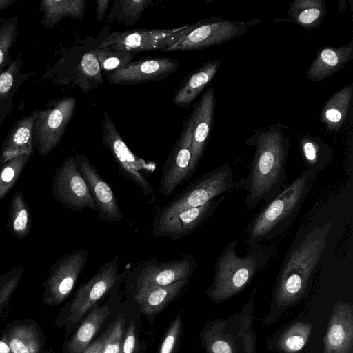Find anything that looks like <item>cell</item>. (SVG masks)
Masks as SVG:
<instances>
[{"instance_id":"1","label":"cell","mask_w":353,"mask_h":353,"mask_svg":"<svg viewBox=\"0 0 353 353\" xmlns=\"http://www.w3.org/2000/svg\"><path fill=\"white\" fill-rule=\"evenodd\" d=\"M286 130L285 125H273L255 131L245 141L247 145L255 147L250 171L239 181L245 191V203L250 208L262 201L268 202L283 188L290 148Z\"/></svg>"},{"instance_id":"2","label":"cell","mask_w":353,"mask_h":353,"mask_svg":"<svg viewBox=\"0 0 353 353\" xmlns=\"http://www.w3.org/2000/svg\"><path fill=\"white\" fill-rule=\"evenodd\" d=\"M317 173L305 169L267 203L245 228L249 246L269 241L285 232L295 220L316 180Z\"/></svg>"},{"instance_id":"3","label":"cell","mask_w":353,"mask_h":353,"mask_svg":"<svg viewBox=\"0 0 353 353\" xmlns=\"http://www.w3.org/2000/svg\"><path fill=\"white\" fill-rule=\"evenodd\" d=\"M331 226L327 223L313 228L291 247L278 277L275 293L277 305L292 303L303 295L320 263Z\"/></svg>"},{"instance_id":"4","label":"cell","mask_w":353,"mask_h":353,"mask_svg":"<svg viewBox=\"0 0 353 353\" xmlns=\"http://www.w3.org/2000/svg\"><path fill=\"white\" fill-rule=\"evenodd\" d=\"M238 243L237 239L230 242L216 261L213 281L207 290L214 301H222L240 292L270 260V250L260 244L250 246L245 256H239Z\"/></svg>"},{"instance_id":"5","label":"cell","mask_w":353,"mask_h":353,"mask_svg":"<svg viewBox=\"0 0 353 353\" xmlns=\"http://www.w3.org/2000/svg\"><path fill=\"white\" fill-rule=\"evenodd\" d=\"M239 187V181H234L232 166L225 163L192 181L157 212L153 221L165 219L184 210L201 206Z\"/></svg>"},{"instance_id":"6","label":"cell","mask_w":353,"mask_h":353,"mask_svg":"<svg viewBox=\"0 0 353 353\" xmlns=\"http://www.w3.org/2000/svg\"><path fill=\"white\" fill-rule=\"evenodd\" d=\"M258 19L234 21L211 17L188 25L182 36L164 51H190L221 45L245 34Z\"/></svg>"},{"instance_id":"7","label":"cell","mask_w":353,"mask_h":353,"mask_svg":"<svg viewBox=\"0 0 353 353\" xmlns=\"http://www.w3.org/2000/svg\"><path fill=\"white\" fill-rule=\"evenodd\" d=\"M77 105L73 96L50 101L43 108L37 110L33 128V146L44 157L61 142L72 118Z\"/></svg>"},{"instance_id":"8","label":"cell","mask_w":353,"mask_h":353,"mask_svg":"<svg viewBox=\"0 0 353 353\" xmlns=\"http://www.w3.org/2000/svg\"><path fill=\"white\" fill-rule=\"evenodd\" d=\"M123 279L119 273V256L101 265L95 274L80 285L70 302L67 321L77 324L97 302Z\"/></svg>"},{"instance_id":"9","label":"cell","mask_w":353,"mask_h":353,"mask_svg":"<svg viewBox=\"0 0 353 353\" xmlns=\"http://www.w3.org/2000/svg\"><path fill=\"white\" fill-rule=\"evenodd\" d=\"M101 132L102 143L111 152L119 172L135 183L144 196L151 194L153 188L145 175V172L152 170L151 164L131 152L106 111L103 114Z\"/></svg>"},{"instance_id":"10","label":"cell","mask_w":353,"mask_h":353,"mask_svg":"<svg viewBox=\"0 0 353 353\" xmlns=\"http://www.w3.org/2000/svg\"><path fill=\"white\" fill-rule=\"evenodd\" d=\"M88 256V250L74 249L51 265L43 283L44 304L57 305L68 297L85 267Z\"/></svg>"},{"instance_id":"11","label":"cell","mask_w":353,"mask_h":353,"mask_svg":"<svg viewBox=\"0 0 353 353\" xmlns=\"http://www.w3.org/2000/svg\"><path fill=\"white\" fill-rule=\"evenodd\" d=\"M196 258L184 252L180 259L159 261L155 258L139 262L130 273L135 291L170 285L190 279L196 268Z\"/></svg>"},{"instance_id":"12","label":"cell","mask_w":353,"mask_h":353,"mask_svg":"<svg viewBox=\"0 0 353 353\" xmlns=\"http://www.w3.org/2000/svg\"><path fill=\"white\" fill-rule=\"evenodd\" d=\"M188 26L170 29L139 28L113 32L102 41L99 48H111L135 53L151 50L164 51L179 40Z\"/></svg>"},{"instance_id":"13","label":"cell","mask_w":353,"mask_h":353,"mask_svg":"<svg viewBox=\"0 0 353 353\" xmlns=\"http://www.w3.org/2000/svg\"><path fill=\"white\" fill-rule=\"evenodd\" d=\"M52 195L65 208L82 211L88 208L97 212L95 202L75 163L74 156L65 159L52 179Z\"/></svg>"},{"instance_id":"14","label":"cell","mask_w":353,"mask_h":353,"mask_svg":"<svg viewBox=\"0 0 353 353\" xmlns=\"http://www.w3.org/2000/svg\"><path fill=\"white\" fill-rule=\"evenodd\" d=\"M192 126L190 114L183 121L181 134L163 167L159 192L165 196L171 195L178 186L190 178Z\"/></svg>"},{"instance_id":"15","label":"cell","mask_w":353,"mask_h":353,"mask_svg":"<svg viewBox=\"0 0 353 353\" xmlns=\"http://www.w3.org/2000/svg\"><path fill=\"white\" fill-rule=\"evenodd\" d=\"M225 197V195L219 196L201 206L188 208L168 219L153 221V235L157 238L174 240L190 235L213 214Z\"/></svg>"},{"instance_id":"16","label":"cell","mask_w":353,"mask_h":353,"mask_svg":"<svg viewBox=\"0 0 353 353\" xmlns=\"http://www.w3.org/2000/svg\"><path fill=\"white\" fill-rule=\"evenodd\" d=\"M74 158L77 167L84 178L95 202L97 218L111 223L121 221L123 216L113 190L101 177L86 156L77 154Z\"/></svg>"},{"instance_id":"17","label":"cell","mask_w":353,"mask_h":353,"mask_svg":"<svg viewBox=\"0 0 353 353\" xmlns=\"http://www.w3.org/2000/svg\"><path fill=\"white\" fill-rule=\"evenodd\" d=\"M179 67V63L168 57H152L132 61L107 75L113 85H137L158 81L168 77Z\"/></svg>"},{"instance_id":"18","label":"cell","mask_w":353,"mask_h":353,"mask_svg":"<svg viewBox=\"0 0 353 353\" xmlns=\"http://www.w3.org/2000/svg\"><path fill=\"white\" fill-rule=\"evenodd\" d=\"M215 107V91L213 88H208L194 106L191 114L193 126L190 163V177L197 168L210 137L214 123Z\"/></svg>"},{"instance_id":"19","label":"cell","mask_w":353,"mask_h":353,"mask_svg":"<svg viewBox=\"0 0 353 353\" xmlns=\"http://www.w3.org/2000/svg\"><path fill=\"white\" fill-rule=\"evenodd\" d=\"M353 342V310L340 303L333 310L325 337L323 353H351Z\"/></svg>"},{"instance_id":"20","label":"cell","mask_w":353,"mask_h":353,"mask_svg":"<svg viewBox=\"0 0 353 353\" xmlns=\"http://www.w3.org/2000/svg\"><path fill=\"white\" fill-rule=\"evenodd\" d=\"M353 59V40L339 47L331 45L319 48L305 72L312 82H321L341 71Z\"/></svg>"},{"instance_id":"21","label":"cell","mask_w":353,"mask_h":353,"mask_svg":"<svg viewBox=\"0 0 353 353\" xmlns=\"http://www.w3.org/2000/svg\"><path fill=\"white\" fill-rule=\"evenodd\" d=\"M353 83L344 85L332 94L324 103L319 119L330 134H338L352 114Z\"/></svg>"},{"instance_id":"22","label":"cell","mask_w":353,"mask_h":353,"mask_svg":"<svg viewBox=\"0 0 353 353\" xmlns=\"http://www.w3.org/2000/svg\"><path fill=\"white\" fill-rule=\"evenodd\" d=\"M37 109L16 121L9 130L0 151L1 164L21 154L32 156L33 128Z\"/></svg>"},{"instance_id":"23","label":"cell","mask_w":353,"mask_h":353,"mask_svg":"<svg viewBox=\"0 0 353 353\" xmlns=\"http://www.w3.org/2000/svg\"><path fill=\"white\" fill-rule=\"evenodd\" d=\"M221 63V59L209 61L187 75L175 92L174 104L181 108L190 105L214 77Z\"/></svg>"},{"instance_id":"24","label":"cell","mask_w":353,"mask_h":353,"mask_svg":"<svg viewBox=\"0 0 353 353\" xmlns=\"http://www.w3.org/2000/svg\"><path fill=\"white\" fill-rule=\"evenodd\" d=\"M22 64L20 53L0 74V126L12 111L13 99L20 85L36 73L23 72Z\"/></svg>"},{"instance_id":"25","label":"cell","mask_w":353,"mask_h":353,"mask_svg":"<svg viewBox=\"0 0 353 353\" xmlns=\"http://www.w3.org/2000/svg\"><path fill=\"white\" fill-rule=\"evenodd\" d=\"M188 281L189 279H183L165 286L135 291L134 299L145 314H155L162 310L182 292L188 283Z\"/></svg>"},{"instance_id":"26","label":"cell","mask_w":353,"mask_h":353,"mask_svg":"<svg viewBox=\"0 0 353 353\" xmlns=\"http://www.w3.org/2000/svg\"><path fill=\"white\" fill-rule=\"evenodd\" d=\"M110 314L107 305H94L66 345L67 353H82L89 345Z\"/></svg>"},{"instance_id":"27","label":"cell","mask_w":353,"mask_h":353,"mask_svg":"<svg viewBox=\"0 0 353 353\" xmlns=\"http://www.w3.org/2000/svg\"><path fill=\"white\" fill-rule=\"evenodd\" d=\"M86 6L84 0H43L39 6L43 14L41 24L46 28H52L65 17L81 20Z\"/></svg>"},{"instance_id":"28","label":"cell","mask_w":353,"mask_h":353,"mask_svg":"<svg viewBox=\"0 0 353 353\" xmlns=\"http://www.w3.org/2000/svg\"><path fill=\"white\" fill-rule=\"evenodd\" d=\"M12 353H39L43 339L37 324L21 323L11 326L3 336Z\"/></svg>"},{"instance_id":"29","label":"cell","mask_w":353,"mask_h":353,"mask_svg":"<svg viewBox=\"0 0 353 353\" xmlns=\"http://www.w3.org/2000/svg\"><path fill=\"white\" fill-rule=\"evenodd\" d=\"M299 147L307 168L315 172L325 169L333 159V149L321 137L305 134L299 138Z\"/></svg>"},{"instance_id":"30","label":"cell","mask_w":353,"mask_h":353,"mask_svg":"<svg viewBox=\"0 0 353 353\" xmlns=\"http://www.w3.org/2000/svg\"><path fill=\"white\" fill-rule=\"evenodd\" d=\"M326 13L323 0H294L288 10L287 21L310 30L321 25Z\"/></svg>"},{"instance_id":"31","label":"cell","mask_w":353,"mask_h":353,"mask_svg":"<svg viewBox=\"0 0 353 353\" xmlns=\"http://www.w3.org/2000/svg\"><path fill=\"white\" fill-rule=\"evenodd\" d=\"M8 228L10 232L20 239L27 236L32 225L30 211L26 203L23 193L16 191L9 205Z\"/></svg>"},{"instance_id":"32","label":"cell","mask_w":353,"mask_h":353,"mask_svg":"<svg viewBox=\"0 0 353 353\" xmlns=\"http://www.w3.org/2000/svg\"><path fill=\"white\" fill-rule=\"evenodd\" d=\"M151 3V0L114 1L106 21L123 23L127 26H132Z\"/></svg>"},{"instance_id":"33","label":"cell","mask_w":353,"mask_h":353,"mask_svg":"<svg viewBox=\"0 0 353 353\" xmlns=\"http://www.w3.org/2000/svg\"><path fill=\"white\" fill-rule=\"evenodd\" d=\"M101 68L96 56L95 50L84 54L77 66V76L74 83L83 91L103 83Z\"/></svg>"},{"instance_id":"34","label":"cell","mask_w":353,"mask_h":353,"mask_svg":"<svg viewBox=\"0 0 353 353\" xmlns=\"http://www.w3.org/2000/svg\"><path fill=\"white\" fill-rule=\"evenodd\" d=\"M31 157L26 154H21L0 166V200L15 185Z\"/></svg>"},{"instance_id":"35","label":"cell","mask_w":353,"mask_h":353,"mask_svg":"<svg viewBox=\"0 0 353 353\" xmlns=\"http://www.w3.org/2000/svg\"><path fill=\"white\" fill-rule=\"evenodd\" d=\"M18 22L19 18L15 15L0 25V74L12 61L10 50L17 40Z\"/></svg>"},{"instance_id":"36","label":"cell","mask_w":353,"mask_h":353,"mask_svg":"<svg viewBox=\"0 0 353 353\" xmlns=\"http://www.w3.org/2000/svg\"><path fill=\"white\" fill-rule=\"evenodd\" d=\"M95 52L101 71L108 72V74L132 62L137 54L132 52L99 47Z\"/></svg>"},{"instance_id":"37","label":"cell","mask_w":353,"mask_h":353,"mask_svg":"<svg viewBox=\"0 0 353 353\" xmlns=\"http://www.w3.org/2000/svg\"><path fill=\"white\" fill-rule=\"evenodd\" d=\"M311 325L299 323L290 327L279 341L283 350L288 352H296L305 345L310 335Z\"/></svg>"},{"instance_id":"38","label":"cell","mask_w":353,"mask_h":353,"mask_svg":"<svg viewBox=\"0 0 353 353\" xmlns=\"http://www.w3.org/2000/svg\"><path fill=\"white\" fill-rule=\"evenodd\" d=\"M23 274V267H15L0 275V310L8 303Z\"/></svg>"},{"instance_id":"39","label":"cell","mask_w":353,"mask_h":353,"mask_svg":"<svg viewBox=\"0 0 353 353\" xmlns=\"http://www.w3.org/2000/svg\"><path fill=\"white\" fill-rule=\"evenodd\" d=\"M125 321L121 316L112 323L105 333L102 353H119L124 333Z\"/></svg>"},{"instance_id":"40","label":"cell","mask_w":353,"mask_h":353,"mask_svg":"<svg viewBox=\"0 0 353 353\" xmlns=\"http://www.w3.org/2000/svg\"><path fill=\"white\" fill-rule=\"evenodd\" d=\"M181 316L171 323L157 353H173L181 330Z\"/></svg>"},{"instance_id":"41","label":"cell","mask_w":353,"mask_h":353,"mask_svg":"<svg viewBox=\"0 0 353 353\" xmlns=\"http://www.w3.org/2000/svg\"><path fill=\"white\" fill-rule=\"evenodd\" d=\"M137 341L135 327L132 323L128 327L125 336L121 341L119 353H136Z\"/></svg>"},{"instance_id":"42","label":"cell","mask_w":353,"mask_h":353,"mask_svg":"<svg viewBox=\"0 0 353 353\" xmlns=\"http://www.w3.org/2000/svg\"><path fill=\"white\" fill-rule=\"evenodd\" d=\"M206 343L211 353H233L231 345L226 341L206 339Z\"/></svg>"},{"instance_id":"43","label":"cell","mask_w":353,"mask_h":353,"mask_svg":"<svg viewBox=\"0 0 353 353\" xmlns=\"http://www.w3.org/2000/svg\"><path fill=\"white\" fill-rule=\"evenodd\" d=\"M109 0H98L96 2V15L99 22H102L105 17V13L108 7Z\"/></svg>"},{"instance_id":"44","label":"cell","mask_w":353,"mask_h":353,"mask_svg":"<svg viewBox=\"0 0 353 353\" xmlns=\"http://www.w3.org/2000/svg\"><path fill=\"white\" fill-rule=\"evenodd\" d=\"M105 334V333L104 332L101 337L90 345L82 353H102Z\"/></svg>"},{"instance_id":"45","label":"cell","mask_w":353,"mask_h":353,"mask_svg":"<svg viewBox=\"0 0 353 353\" xmlns=\"http://www.w3.org/2000/svg\"><path fill=\"white\" fill-rule=\"evenodd\" d=\"M0 353H12L8 343L3 339H0Z\"/></svg>"},{"instance_id":"46","label":"cell","mask_w":353,"mask_h":353,"mask_svg":"<svg viewBox=\"0 0 353 353\" xmlns=\"http://www.w3.org/2000/svg\"><path fill=\"white\" fill-rule=\"evenodd\" d=\"M16 2L17 0H0V12L9 8Z\"/></svg>"},{"instance_id":"47","label":"cell","mask_w":353,"mask_h":353,"mask_svg":"<svg viewBox=\"0 0 353 353\" xmlns=\"http://www.w3.org/2000/svg\"><path fill=\"white\" fill-rule=\"evenodd\" d=\"M5 20H6V19H5V18H3V17L0 18V25H1V23H2Z\"/></svg>"},{"instance_id":"48","label":"cell","mask_w":353,"mask_h":353,"mask_svg":"<svg viewBox=\"0 0 353 353\" xmlns=\"http://www.w3.org/2000/svg\"><path fill=\"white\" fill-rule=\"evenodd\" d=\"M2 164L0 163V166Z\"/></svg>"}]
</instances>
